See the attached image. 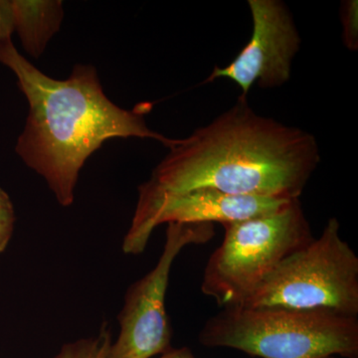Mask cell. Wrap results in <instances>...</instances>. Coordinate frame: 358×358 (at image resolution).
Masks as SVG:
<instances>
[{
	"label": "cell",
	"mask_w": 358,
	"mask_h": 358,
	"mask_svg": "<svg viewBox=\"0 0 358 358\" xmlns=\"http://www.w3.org/2000/svg\"><path fill=\"white\" fill-rule=\"evenodd\" d=\"M138 187V199L122 251L147 248L143 233L162 201L201 188L231 195L300 199L320 162L319 145L307 131L257 114L247 99L210 124L176 140Z\"/></svg>",
	"instance_id": "cell-1"
},
{
	"label": "cell",
	"mask_w": 358,
	"mask_h": 358,
	"mask_svg": "<svg viewBox=\"0 0 358 358\" xmlns=\"http://www.w3.org/2000/svg\"><path fill=\"white\" fill-rule=\"evenodd\" d=\"M0 63L13 71L29 105L16 154L46 180L62 206L74 202L82 167L105 141L150 138L167 148L176 143L148 128L145 108L115 105L93 66L76 65L67 79H53L26 60L11 38L0 42Z\"/></svg>",
	"instance_id": "cell-2"
},
{
	"label": "cell",
	"mask_w": 358,
	"mask_h": 358,
	"mask_svg": "<svg viewBox=\"0 0 358 358\" xmlns=\"http://www.w3.org/2000/svg\"><path fill=\"white\" fill-rule=\"evenodd\" d=\"M199 343L260 358H358V317L281 308H223Z\"/></svg>",
	"instance_id": "cell-3"
},
{
	"label": "cell",
	"mask_w": 358,
	"mask_h": 358,
	"mask_svg": "<svg viewBox=\"0 0 358 358\" xmlns=\"http://www.w3.org/2000/svg\"><path fill=\"white\" fill-rule=\"evenodd\" d=\"M235 307L358 317V257L331 218L320 237L285 258Z\"/></svg>",
	"instance_id": "cell-4"
},
{
	"label": "cell",
	"mask_w": 358,
	"mask_h": 358,
	"mask_svg": "<svg viewBox=\"0 0 358 358\" xmlns=\"http://www.w3.org/2000/svg\"><path fill=\"white\" fill-rule=\"evenodd\" d=\"M223 227L222 244L209 258L201 282L202 293L221 308L239 306L285 258L313 239L300 199Z\"/></svg>",
	"instance_id": "cell-5"
},
{
	"label": "cell",
	"mask_w": 358,
	"mask_h": 358,
	"mask_svg": "<svg viewBox=\"0 0 358 358\" xmlns=\"http://www.w3.org/2000/svg\"><path fill=\"white\" fill-rule=\"evenodd\" d=\"M214 236L212 223H169L164 251L150 272L129 286L117 315L120 333L105 358H152L173 348L166 294L173 264L188 245Z\"/></svg>",
	"instance_id": "cell-6"
},
{
	"label": "cell",
	"mask_w": 358,
	"mask_h": 358,
	"mask_svg": "<svg viewBox=\"0 0 358 358\" xmlns=\"http://www.w3.org/2000/svg\"><path fill=\"white\" fill-rule=\"evenodd\" d=\"M248 6L253 22L248 43L230 64L214 68L204 81L229 79L241 89L239 99H247L254 85L273 89L286 84L301 44L293 15L284 2L248 0Z\"/></svg>",
	"instance_id": "cell-7"
},
{
	"label": "cell",
	"mask_w": 358,
	"mask_h": 358,
	"mask_svg": "<svg viewBox=\"0 0 358 358\" xmlns=\"http://www.w3.org/2000/svg\"><path fill=\"white\" fill-rule=\"evenodd\" d=\"M292 200L231 195L208 188L195 189L162 201L148 221L143 237L148 243L155 228L164 223L239 222L280 210Z\"/></svg>",
	"instance_id": "cell-8"
},
{
	"label": "cell",
	"mask_w": 358,
	"mask_h": 358,
	"mask_svg": "<svg viewBox=\"0 0 358 358\" xmlns=\"http://www.w3.org/2000/svg\"><path fill=\"white\" fill-rule=\"evenodd\" d=\"M14 31L24 50L33 58L44 53L64 17L61 0H10Z\"/></svg>",
	"instance_id": "cell-9"
},
{
	"label": "cell",
	"mask_w": 358,
	"mask_h": 358,
	"mask_svg": "<svg viewBox=\"0 0 358 358\" xmlns=\"http://www.w3.org/2000/svg\"><path fill=\"white\" fill-rule=\"evenodd\" d=\"M110 345L112 336L105 322L98 336L66 343L53 358H105Z\"/></svg>",
	"instance_id": "cell-10"
},
{
	"label": "cell",
	"mask_w": 358,
	"mask_h": 358,
	"mask_svg": "<svg viewBox=\"0 0 358 358\" xmlns=\"http://www.w3.org/2000/svg\"><path fill=\"white\" fill-rule=\"evenodd\" d=\"M15 211L10 196L0 187V254L3 253L13 238Z\"/></svg>",
	"instance_id": "cell-11"
},
{
	"label": "cell",
	"mask_w": 358,
	"mask_h": 358,
	"mask_svg": "<svg viewBox=\"0 0 358 358\" xmlns=\"http://www.w3.org/2000/svg\"><path fill=\"white\" fill-rule=\"evenodd\" d=\"M341 20L343 24V39L350 50L357 49V1H346L341 10Z\"/></svg>",
	"instance_id": "cell-12"
},
{
	"label": "cell",
	"mask_w": 358,
	"mask_h": 358,
	"mask_svg": "<svg viewBox=\"0 0 358 358\" xmlns=\"http://www.w3.org/2000/svg\"><path fill=\"white\" fill-rule=\"evenodd\" d=\"M14 32L10 0H0V42L11 38Z\"/></svg>",
	"instance_id": "cell-13"
},
{
	"label": "cell",
	"mask_w": 358,
	"mask_h": 358,
	"mask_svg": "<svg viewBox=\"0 0 358 358\" xmlns=\"http://www.w3.org/2000/svg\"><path fill=\"white\" fill-rule=\"evenodd\" d=\"M159 358H195L189 348H171Z\"/></svg>",
	"instance_id": "cell-14"
},
{
	"label": "cell",
	"mask_w": 358,
	"mask_h": 358,
	"mask_svg": "<svg viewBox=\"0 0 358 358\" xmlns=\"http://www.w3.org/2000/svg\"><path fill=\"white\" fill-rule=\"evenodd\" d=\"M319 358H338V357H336V355H327V357H319Z\"/></svg>",
	"instance_id": "cell-15"
}]
</instances>
